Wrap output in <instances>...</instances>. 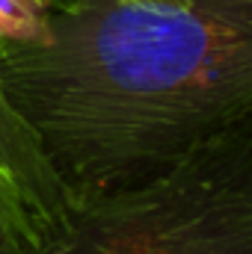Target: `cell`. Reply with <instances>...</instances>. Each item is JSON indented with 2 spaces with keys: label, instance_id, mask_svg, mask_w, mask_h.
I'll return each mask as SVG.
<instances>
[{
  "label": "cell",
  "instance_id": "cell-6",
  "mask_svg": "<svg viewBox=\"0 0 252 254\" xmlns=\"http://www.w3.org/2000/svg\"><path fill=\"white\" fill-rule=\"evenodd\" d=\"M54 3H65V0H45V6H54Z\"/></svg>",
  "mask_w": 252,
  "mask_h": 254
},
{
  "label": "cell",
  "instance_id": "cell-2",
  "mask_svg": "<svg viewBox=\"0 0 252 254\" xmlns=\"http://www.w3.org/2000/svg\"><path fill=\"white\" fill-rule=\"evenodd\" d=\"M42 254H252V119L148 187L80 204Z\"/></svg>",
  "mask_w": 252,
  "mask_h": 254
},
{
  "label": "cell",
  "instance_id": "cell-5",
  "mask_svg": "<svg viewBox=\"0 0 252 254\" xmlns=\"http://www.w3.org/2000/svg\"><path fill=\"white\" fill-rule=\"evenodd\" d=\"M45 36V0H0V42H42Z\"/></svg>",
  "mask_w": 252,
  "mask_h": 254
},
{
  "label": "cell",
  "instance_id": "cell-3",
  "mask_svg": "<svg viewBox=\"0 0 252 254\" xmlns=\"http://www.w3.org/2000/svg\"><path fill=\"white\" fill-rule=\"evenodd\" d=\"M0 172L24 192V198L60 237L77 207L68 198L60 178L54 175V169L48 166L36 136L9 107L3 89H0Z\"/></svg>",
  "mask_w": 252,
  "mask_h": 254
},
{
  "label": "cell",
  "instance_id": "cell-1",
  "mask_svg": "<svg viewBox=\"0 0 252 254\" xmlns=\"http://www.w3.org/2000/svg\"><path fill=\"white\" fill-rule=\"evenodd\" d=\"M0 89L74 207L148 187L252 119L250 0H65L0 42Z\"/></svg>",
  "mask_w": 252,
  "mask_h": 254
},
{
  "label": "cell",
  "instance_id": "cell-4",
  "mask_svg": "<svg viewBox=\"0 0 252 254\" xmlns=\"http://www.w3.org/2000/svg\"><path fill=\"white\" fill-rule=\"evenodd\" d=\"M54 240V228L0 172V254H42Z\"/></svg>",
  "mask_w": 252,
  "mask_h": 254
}]
</instances>
